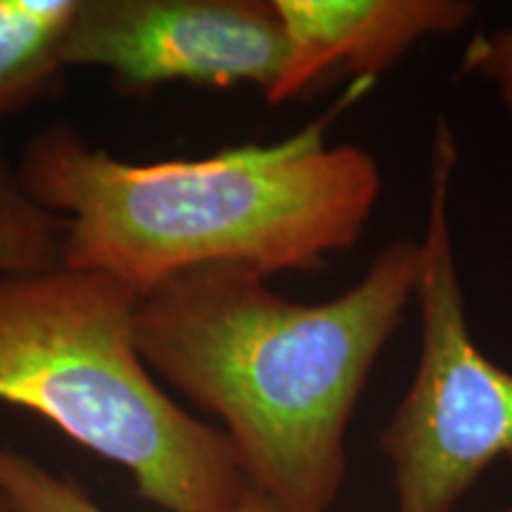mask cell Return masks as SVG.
<instances>
[{"mask_svg": "<svg viewBox=\"0 0 512 512\" xmlns=\"http://www.w3.org/2000/svg\"><path fill=\"white\" fill-rule=\"evenodd\" d=\"M273 8L285 57L266 93L271 105L332 72L373 81L422 38L456 34L475 15L467 0H273Z\"/></svg>", "mask_w": 512, "mask_h": 512, "instance_id": "cell-6", "label": "cell"}, {"mask_svg": "<svg viewBox=\"0 0 512 512\" xmlns=\"http://www.w3.org/2000/svg\"><path fill=\"white\" fill-rule=\"evenodd\" d=\"M285 38L273 0H79L64 69L98 67L128 88L278 81Z\"/></svg>", "mask_w": 512, "mask_h": 512, "instance_id": "cell-5", "label": "cell"}, {"mask_svg": "<svg viewBox=\"0 0 512 512\" xmlns=\"http://www.w3.org/2000/svg\"><path fill=\"white\" fill-rule=\"evenodd\" d=\"M330 117L278 143L164 162H128L53 126L29 140L17 174L67 221L62 264L112 275L138 297L209 264L266 278L313 271L356 245L382 190L373 155L328 143Z\"/></svg>", "mask_w": 512, "mask_h": 512, "instance_id": "cell-2", "label": "cell"}, {"mask_svg": "<svg viewBox=\"0 0 512 512\" xmlns=\"http://www.w3.org/2000/svg\"><path fill=\"white\" fill-rule=\"evenodd\" d=\"M418 273V240H394L347 292L297 304L254 268L197 266L138 297V349L152 373L221 420L254 491L285 512H330L356 403Z\"/></svg>", "mask_w": 512, "mask_h": 512, "instance_id": "cell-1", "label": "cell"}, {"mask_svg": "<svg viewBox=\"0 0 512 512\" xmlns=\"http://www.w3.org/2000/svg\"><path fill=\"white\" fill-rule=\"evenodd\" d=\"M79 0H0V121L53 91Z\"/></svg>", "mask_w": 512, "mask_h": 512, "instance_id": "cell-7", "label": "cell"}, {"mask_svg": "<svg viewBox=\"0 0 512 512\" xmlns=\"http://www.w3.org/2000/svg\"><path fill=\"white\" fill-rule=\"evenodd\" d=\"M67 221L38 204L0 150V280L62 264Z\"/></svg>", "mask_w": 512, "mask_h": 512, "instance_id": "cell-8", "label": "cell"}, {"mask_svg": "<svg viewBox=\"0 0 512 512\" xmlns=\"http://www.w3.org/2000/svg\"><path fill=\"white\" fill-rule=\"evenodd\" d=\"M501 512H512V505H508V508H503Z\"/></svg>", "mask_w": 512, "mask_h": 512, "instance_id": "cell-12", "label": "cell"}, {"mask_svg": "<svg viewBox=\"0 0 512 512\" xmlns=\"http://www.w3.org/2000/svg\"><path fill=\"white\" fill-rule=\"evenodd\" d=\"M136 306L131 287L93 268L0 280V403L124 467L159 510L233 512L254 491L238 451L159 387Z\"/></svg>", "mask_w": 512, "mask_h": 512, "instance_id": "cell-3", "label": "cell"}, {"mask_svg": "<svg viewBox=\"0 0 512 512\" xmlns=\"http://www.w3.org/2000/svg\"><path fill=\"white\" fill-rule=\"evenodd\" d=\"M0 512H22V510L15 508V505H12V503L8 501V498L0 494Z\"/></svg>", "mask_w": 512, "mask_h": 512, "instance_id": "cell-11", "label": "cell"}, {"mask_svg": "<svg viewBox=\"0 0 512 512\" xmlns=\"http://www.w3.org/2000/svg\"><path fill=\"white\" fill-rule=\"evenodd\" d=\"M0 494L22 512H105L79 486L53 475L17 448L0 444ZM233 512H285L252 491Z\"/></svg>", "mask_w": 512, "mask_h": 512, "instance_id": "cell-9", "label": "cell"}, {"mask_svg": "<svg viewBox=\"0 0 512 512\" xmlns=\"http://www.w3.org/2000/svg\"><path fill=\"white\" fill-rule=\"evenodd\" d=\"M456 164V136L439 119L427 223L418 242V363L380 434L396 512H456L491 465L512 460V373L486 358L467 328L448 223Z\"/></svg>", "mask_w": 512, "mask_h": 512, "instance_id": "cell-4", "label": "cell"}, {"mask_svg": "<svg viewBox=\"0 0 512 512\" xmlns=\"http://www.w3.org/2000/svg\"><path fill=\"white\" fill-rule=\"evenodd\" d=\"M467 62L472 69L498 81L505 105L512 114V29L472 43Z\"/></svg>", "mask_w": 512, "mask_h": 512, "instance_id": "cell-10", "label": "cell"}]
</instances>
